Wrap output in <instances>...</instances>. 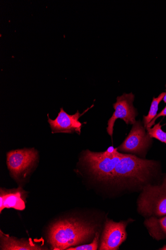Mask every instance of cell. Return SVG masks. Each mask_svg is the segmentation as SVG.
<instances>
[{
  "label": "cell",
  "mask_w": 166,
  "mask_h": 250,
  "mask_svg": "<svg viewBox=\"0 0 166 250\" xmlns=\"http://www.w3.org/2000/svg\"><path fill=\"white\" fill-rule=\"evenodd\" d=\"M150 235L157 241L166 239V215L147 218L145 221Z\"/></svg>",
  "instance_id": "12"
},
{
  "label": "cell",
  "mask_w": 166,
  "mask_h": 250,
  "mask_svg": "<svg viewBox=\"0 0 166 250\" xmlns=\"http://www.w3.org/2000/svg\"><path fill=\"white\" fill-rule=\"evenodd\" d=\"M152 143V138L140 122H137L133 125L128 137L118 150L145 156Z\"/></svg>",
  "instance_id": "5"
},
{
  "label": "cell",
  "mask_w": 166,
  "mask_h": 250,
  "mask_svg": "<svg viewBox=\"0 0 166 250\" xmlns=\"http://www.w3.org/2000/svg\"><path fill=\"white\" fill-rule=\"evenodd\" d=\"M165 93H161L157 98H153L148 114L144 117V123L145 128L156 117L159 104L163 99Z\"/></svg>",
  "instance_id": "13"
},
{
  "label": "cell",
  "mask_w": 166,
  "mask_h": 250,
  "mask_svg": "<svg viewBox=\"0 0 166 250\" xmlns=\"http://www.w3.org/2000/svg\"><path fill=\"white\" fill-rule=\"evenodd\" d=\"M7 155L8 169L15 178L26 174L37 158V152L34 148L13 150Z\"/></svg>",
  "instance_id": "6"
},
{
  "label": "cell",
  "mask_w": 166,
  "mask_h": 250,
  "mask_svg": "<svg viewBox=\"0 0 166 250\" xmlns=\"http://www.w3.org/2000/svg\"><path fill=\"white\" fill-rule=\"evenodd\" d=\"M161 122L155 125L153 128H147L148 132L151 138H154L161 143L166 145V132L162 129L163 125H160Z\"/></svg>",
  "instance_id": "14"
},
{
  "label": "cell",
  "mask_w": 166,
  "mask_h": 250,
  "mask_svg": "<svg viewBox=\"0 0 166 250\" xmlns=\"http://www.w3.org/2000/svg\"><path fill=\"white\" fill-rule=\"evenodd\" d=\"M159 250H166V245H165V246H164L162 248H160V249Z\"/></svg>",
  "instance_id": "19"
},
{
  "label": "cell",
  "mask_w": 166,
  "mask_h": 250,
  "mask_svg": "<svg viewBox=\"0 0 166 250\" xmlns=\"http://www.w3.org/2000/svg\"><path fill=\"white\" fill-rule=\"evenodd\" d=\"M23 191L20 189L5 191L1 189L0 194V212L5 208H14L22 211L25 208V203L22 199Z\"/></svg>",
  "instance_id": "10"
},
{
  "label": "cell",
  "mask_w": 166,
  "mask_h": 250,
  "mask_svg": "<svg viewBox=\"0 0 166 250\" xmlns=\"http://www.w3.org/2000/svg\"><path fill=\"white\" fill-rule=\"evenodd\" d=\"M163 101H164V103L165 104H166V89L165 95L163 98Z\"/></svg>",
  "instance_id": "18"
},
{
  "label": "cell",
  "mask_w": 166,
  "mask_h": 250,
  "mask_svg": "<svg viewBox=\"0 0 166 250\" xmlns=\"http://www.w3.org/2000/svg\"><path fill=\"white\" fill-rule=\"evenodd\" d=\"M83 113L80 114V112L77 111L75 115H70L64 110L63 108H61L58 115L55 120H51L49 117L48 118V122L53 133H71L76 132L80 134L83 124L80 122L79 119L83 115Z\"/></svg>",
  "instance_id": "9"
},
{
  "label": "cell",
  "mask_w": 166,
  "mask_h": 250,
  "mask_svg": "<svg viewBox=\"0 0 166 250\" xmlns=\"http://www.w3.org/2000/svg\"><path fill=\"white\" fill-rule=\"evenodd\" d=\"M129 220L115 222L111 220H107L101 238L99 250H117L119 249L120 246L127 238L126 228Z\"/></svg>",
  "instance_id": "7"
},
{
  "label": "cell",
  "mask_w": 166,
  "mask_h": 250,
  "mask_svg": "<svg viewBox=\"0 0 166 250\" xmlns=\"http://www.w3.org/2000/svg\"><path fill=\"white\" fill-rule=\"evenodd\" d=\"M137 206L139 213L146 218L166 215V174L161 184H150L142 189Z\"/></svg>",
  "instance_id": "3"
},
{
  "label": "cell",
  "mask_w": 166,
  "mask_h": 250,
  "mask_svg": "<svg viewBox=\"0 0 166 250\" xmlns=\"http://www.w3.org/2000/svg\"><path fill=\"white\" fill-rule=\"evenodd\" d=\"M92 223L71 218L56 222L51 227L49 239L52 249L67 250L87 242L96 232Z\"/></svg>",
  "instance_id": "2"
},
{
  "label": "cell",
  "mask_w": 166,
  "mask_h": 250,
  "mask_svg": "<svg viewBox=\"0 0 166 250\" xmlns=\"http://www.w3.org/2000/svg\"><path fill=\"white\" fill-rule=\"evenodd\" d=\"M134 100V96L132 93L124 94L117 98L116 102L113 104L115 111L108 121V126L107 128V132L111 137L113 132L114 123L117 119L124 120L127 125H134L136 122L135 117L137 116V113L133 105Z\"/></svg>",
  "instance_id": "8"
},
{
  "label": "cell",
  "mask_w": 166,
  "mask_h": 250,
  "mask_svg": "<svg viewBox=\"0 0 166 250\" xmlns=\"http://www.w3.org/2000/svg\"><path fill=\"white\" fill-rule=\"evenodd\" d=\"M160 117H166V106L165 108L156 116V117L148 124L146 128H151L155 123L156 120Z\"/></svg>",
  "instance_id": "16"
},
{
  "label": "cell",
  "mask_w": 166,
  "mask_h": 250,
  "mask_svg": "<svg viewBox=\"0 0 166 250\" xmlns=\"http://www.w3.org/2000/svg\"><path fill=\"white\" fill-rule=\"evenodd\" d=\"M122 153L117 150L112 154L108 155L105 152H94L86 150L83 157V162L90 172L99 181L110 183L112 171Z\"/></svg>",
  "instance_id": "4"
},
{
  "label": "cell",
  "mask_w": 166,
  "mask_h": 250,
  "mask_svg": "<svg viewBox=\"0 0 166 250\" xmlns=\"http://www.w3.org/2000/svg\"><path fill=\"white\" fill-rule=\"evenodd\" d=\"M1 250H45L32 241L17 240L4 234L1 231Z\"/></svg>",
  "instance_id": "11"
},
{
  "label": "cell",
  "mask_w": 166,
  "mask_h": 250,
  "mask_svg": "<svg viewBox=\"0 0 166 250\" xmlns=\"http://www.w3.org/2000/svg\"><path fill=\"white\" fill-rule=\"evenodd\" d=\"M158 163L129 154H123L112 171L110 183L125 189L137 188L142 190L151 183L157 175Z\"/></svg>",
  "instance_id": "1"
},
{
  "label": "cell",
  "mask_w": 166,
  "mask_h": 250,
  "mask_svg": "<svg viewBox=\"0 0 166 250\" xmlns=\"http://www.w3.org/2000/svg\"><path fill=\"white\" fill-rule=\"evenodd\" d=\"M117 150L118 148H114L113 146H111L105 151V153L108 155H110L113 154Z\"/></svg>",
  "instance_id": "17"
},
{
  "label": "cell",
  "mask_w": 166,
  "mask_h": 250,
  "mask_svg": "<svg viewBox=\"0 0 166 250\" xmlns=\"http://www.w3.org/2000/svg\"><path fill=\"white\" fill-rule=\"evenodd\" d=\"M100 234L96 232L95 237L93 239L92 242L88 244L78 246L75 247H70L67 250H97L98 249L99 239Z\"/></svg>",
  "instance_id": "15"
}]
</instances>
